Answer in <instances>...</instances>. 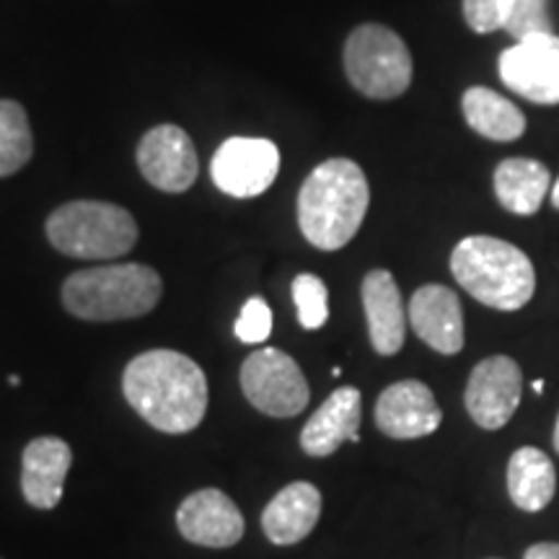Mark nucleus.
<instances>
[{
    "label": "nucleus",
    "mask_w": 559,
    "mask_h": 559,
    "mask_svg": "<svg viewBox=\"0 0 559 559\" xmlns=\"http://www.w3.org/2000/svg\"><path fill=\"white\" fill-rule=\"evenodd\" d=\"M122 394L151 428L185 436L200 428L207 412L205 370L177 349H148L128 362Z\"/></svg>",
    "instance_id": "obj_1"
},
{
    "label": "nucleus",
    "mask_w": 559,
    "mask_h": 559,
    "mask_svg": "<svg viewBox=\"0 0 559 559\" xmlns=\"http://www.w3.org/2000/svg\"><path fill=\"white\" fill-rule=\"evenodd\" d=\"M370 205L366 174L355 160L330 158L298 192V226L311 247L337 251L355 239Z\"/></svg>",
    "instance_id": "obj_2"
},
{
    "label": "nucleus",
    "mask_w": 559,
    "mask_h": 559,
    "mask_svg": "<svg viewBox=\"0 0 559 559\" xmlns=\"http://www.w3.org/2000/svg\"><path fill=\"white\" fill-rule=\"evenodd\" d=\"M164 283L148 264L122 262L73 272L62 283V306L83 321H124L151 313Z\"/></svg>",
    "instance_id": "obj_3"
},
{
    "label": "nucleus",
    "mask_w": 559,
    "mask_h": 559,
    "mask_svg": "<svg viewBox=\"0 0 559 559\" xmlns=\"http://www.w3.org/2000/svg\"><path fill=\"white\" fill-rule=\"evenodd\" d=\"M451 272L461 288L495 311H519L536 290V272L526 251L495 236L459 241Z\"/></svg>",
    "instance_id": "obj_4"
},
{
    "label": "nucleus",
    "mask_w": 559,
    "mask_h": 559,
    "mask_svg": "<svg viewBox=\"0 0 559 559\" xmlns=\"http://www.w3.org/2000/svg\"><path fill=\"white\" fill-rule=\"evenodd\" d=\"M138 223L128 210L111 202L75 200L47 218V239L73 260H120L138 243Z\"/></svg>",
    "instance_id": "obj_5"
},
{
    "label": "nucleus",
    "mask_w": 559,
    "mask_h": 559,
    "mask_svg": "<svg viewBox=\"0 0 559 559\" xmlns=\"http://www.w3.org/2000/svg\"><path fill=\"white\" fill-rule=\"evenodd\" d=\"M345 73L368 99H396L412 83V55L389 26L362 24L345 41Z\"/></svg>",
    "instance_id": "obj_6"
},
{
    "label": "nucleus",
    "mask_w": 559,
    "mask_h": 559,
    "mask_svg": "<svg viewBox=\"0 0 559 559\" xmlns=\"http://www.w3.org/2000/svg\"><path fill=\"white\" fill-rule=\"evenodd\" d=\"M239 381L247 402L262 415L296 417L309 407V381L298 362L283 349L262 347L251 353L243 360Z\"/></svg>",
    "instance_id": "obj_7"
},
{
    "label": "nucleus",
    "mask_w": 559,
    "mask_h": 559,
    "mask_svg": "<svg viewBox=\"0 0 559 559\" xmlns=\"http://www.w3.org/2000/svg\"><path fill=\"white\" fill-rule=\"evenodd\" d=\"M277 171L280 151L267 138H228L210 164L215 187L239 200L267 192Z\"/></svg>",
    "instance_id": "obj_8"
},
{
    "label": "nucleus",
    "mask_w": 559,
    "mask_h": 559,
    "mask_svg": "<svg viewBox=\"0 0 559 559\" xmlns=\"http://www.w3.org/2000/svg\"><path fill=\"white\" fill-rule=\"evenodd\" d=\"M523 373L521 366L508 355H492L472 370L466 383V412L479 428L500 430L510 423L521 404Z\"/></svg>",
    "instance_id": "obj_9"
},
{
    "label": "nucleus",
    "mask_w": 559,
    "mask_h": 559,
    "mask_svg": "<svg viewBox=\"0 0 559 559\" xmlns=\"http://www.w3.org/2000/svg\"><path fill=\"white\" fill-rule=\"evenodd\" d=\"M500 79L513 94L534 104H559V37L542 34L515 41L500 55Z\"/></svg>",
    "instance_id": "obj_10"
},
{
    "label": "nucleus",
    "mask_w": 559,
    "mask_h": 559,
    "mask_svg": "<svg viewBox=\"0 0 559 559\" xmlns=\"http://www.w3.org/2000/svg\"><path fill=\"white\" fill-rule=\"evenodd\" d=\"M140 174L160 192H187L198 179L200 164L192 138L177 124H158L138 145Z\"/></svg>",
    "instance_id": "obj_11"
},
{
    "label": "nucleus",
    "mask_w": 559,
    "mask_h": 559,
    "mask_svg": "<svg viewBox=\"0 0 559 559\" xmlns=\"http://www.w3.org/2000/svg\"><path fill=\"white\" fill-rule=\"evenodd\" d=\"M376 428L386 438L417 440L432 436L443 423L436 394L428 383L404 379L381 391L376 402Z\"/></svg>",
    "instance_id": "obj_12"
},
{
    "label": "nucleus",
    "mask_w": 559,
    "mask_h": 559,
    "mask_svg": "<svg viewBox=\"0 0 559 559\" xmlns=\"http://www.w3.org/2000/svg\"><path fill=\"white\" fill-rule=\"evenodd\" d=\"M177 528L190 544L207 549H228L243 539V515L239 506L221 489H198L187 495L177 510Z\"/></svg>",
    "instance_id": "obj_13"
},
{
    "label": "nucleus",
    "mask_w": 559,
    "mask_h": 559,
    "mask_svg": "<svg viewBox=\"0 0 559 559\" xmlns=\"http://www.w3.org/2000/svg\"><path fill=\"white\" fill-rule=\"evenodd\" d=\"M409 324L425 345L440 355L464 349V311L456 293L445 285H423L409 300Z\"/></svg>",
    "instance_id": "obj_14"
},
{
    "label": "nucleus",
    "mask_w": 559,
    "mask_h": 559,
    "mask_svg": "<svg viewBox=\"0 0 559 559\" xmlns=\"http://www.w3.org/2000/svg\"><path fill=\"white\" fill-rule=\"evenodd\" d=\"M73 464V451L62 438H34L21 453V492L37 510H55L62 500V489Z\"/></svg>",
    "instance_id": "obj_15"
},
{
    "label": "nucleus",
    "mask_w": 559,
    "mask_h": 559,
    "mask_svg": "<svg viewBox=\"0 0 559 559\" xmlns=\"http://www.w3.org/2000/svg\"><path fill=\"white\" fill-rule=\"evenodd\" d=\"M362 396L355 386L332 391L330 400L313 412L300 430V449L306 456L326 459L342 443H360Z\"/></svg>",
    "instance_id": "obj_16"
},
{
    "label": "nucleus",
    "mask_w": 559,
    "mask_h": 559,
    "mask_svg": "<svg viewBox=\"0 0 559 559\" xmlns=\"http://www.w3.org/2000/svg\"><path fill=\"white\" fill-rule=\"evenodd\" d=\"M360 296L370 345L383 358H391L404 347V337H407V311H404L400 285L389 270H370L362 280Z\"/></svg>",
    "instance_id": "obj_17"
},
{
    "label": "nucleus",
    "mask_w": 559,
    "mask_h": 559,
    "mask_svg": "<svg viewBox=\"0 0 559 559\" xmlns=\"http://www.w3.org/2000/svg\"><path fill=\"white\" fill-rule=\"evenodd\" d=\"M321 492L311 481H290L262 510V531L275 547H293L317 528Z\"/></svg>",
    "instance_id": "obj_18"
},
{
    "label": "nucleus",
    "mask_w": 559,
    "mask_h": 559,
    "mask_svg": "<svg viewBox=\"0 0 559 559\" xmlns=\"http://www.w3.org/2000/svg\"><path fill=\"white\" fill-rule=\"evenodd\" d=\"M557 472L547 453L523 445L508 461V492L523 513H539L555 498Z\"/></svg>",
    "instance_id": "obj_19"
},
{
    "label": "nucleus",
    "mask_w": 559,
    "mask_h": 559,
    "mask_svg": "<svg viewBox=\"0 0 559 559\" xmlns=\"http://www.w3.org/2000/svg\"><path fill=\"white\" fill-rule=\"evenodd\" d=\"M551 192V174L542 160L506 158L495 169V194L500 205L515 215L539 213L542 202Z\"/></svg>",
    "instance_id": "obj_20"
},
{
    "label": "nucleus",
    "mask_w": 559,
    "mask_h": 559,
    "mask_svg": "<svg viewBox=\"0 0 559 559\" xmlns=\"http://www.w3.org/2000/svg\"><path fill=\"white\" fill-rule=\"evenodd\" d=\"M461 109H464L469 128L479 132L481 138L510 143V140H519L526 132L523 111L492 88L472 86L461 99Z\"/></svg>",
    "instance_id": "obj_21"
},
{
    "label": "nucleus",
    "mask_w": 559,
    "mask_h": 559,
    "mask_svg": "<svg viewBox=\"0 0 559 559\" xmlns=\"http://www.w3.org/2000/svg\"><path fill=\"white\" fill-rule=\"evenodd\" d=\"M34 138L29 117L19 102L0 99V177H11L29 164Z\"/></svg>",
    "instance_id": "obj_22"
},
{
    "label": "nucleus",
    "mask_w": 559,
    "mask_h": 559,
    "mask_svg": "<svg viewBox=\"0 0 559 559\" xmlns=\"http://www.w3.org/2000/svg\"><path fill=\"white\" fill-rule=\"evenodd\" d=\"M293 304L298 311V324L304 330L317 332L330 321V290L326 283L311 272H300L293 280Z\"/></svg>",
    "instance_id": "obj_23"
},
{
    "label": "nucleus",
    "mask_w": 559,
    "mask_h": 559,
    "mask_svg": "<svg viewBox=\"0 0 559 559\" xmlns=\"http://www.w3.org/2000/svg\"><path fill=\"white\" fill-rule=\"evenodd\" d=\"M502 29H506L515 41L542 37V34H555L549 0H513Z\"/></svg>",
    "instance_id": "obj_24"
},
{
    "label": "nucleus",
    "mask_w": 559,
    "mask_h": 559,
    "mask_svg": "<svg viewBox=\"0 0 559 559\" xmlns=\"http://www.w3.org/2000/svg\"><path fill=\"white\" fill-rule=\"evenodd\" d=\"M272 334V311L262 296L249 298L243 304L241 317L236 321V337L243 345H262Z\"/></svg>",
    "instance_id": "obj_25"
},
{
    "label": "nucleus",
    "mask_w": 559,
    "mask_h": 559,
    "mask_svg": "<svg viewBox=\"0 0 559 559\" xmlns=\"http://www.w3.org/2000/svg\"><path fill=\"white\" fill-rule=\"evenodd\" d=\"M510 5L513 0H464V19L479 34L498 32L506 26Z\"/></svg>",
    "instance_id": "obj_26"
},
{
    "label": "nucleus",
    "mask_w": 559,
    "mask_h": 559,
    "mask_svg": "<svg viewBox=\"0 0 559 559\" xmlns=\"http://www.w3.org/2000/svg\"><path fill=\"white\" fill-rule=\"evenodd\" d=\"M523 559H559V544L555 542H542L526 549Z\"/></svg>",
    "instance_id": "obj_27"
},
{
    "label": "nucleus",
    "mask_w": 559,
    "mask_h": 559,
    "mask_svg": "<svg viewBox=\"0 0 559 559\" xmlns=\"http://www.w3.org/2000/svg\"><path fill=\"white\" fill-rule=\"evenodd\" d=\"M549 194H551V205L559 210V179L551 181V192Z\"/></svg>",
    "instance_id": "obj_28"
},
{
    "label": "nucleus",
    "mask_w": 559,
    "mask_h": 559,
    "mask_svg": "<svg viewBox=\"0 0 559 559\" xmlns=\"http://www.w3.org/2000/svg\"><path fill=\"white\" fill-rule=\"evenodd\" d=\"M551 443H555V451L559 453V417H557V425H555V438H551Z\"/></svg>",
    "instance_id": "obj_29"
},
{
    "label": "nucleus",
    "mask_w": 559,
    "mask_h": 559,
    "mask_svg": "<svg viewBox=\"0 0 559 559\" xmlns=\"http://www.w3.org/2000/svg\"><path fill=\"white\" fill-rule=\"evenodd\" d=\"M531 389H534L536 394H542V391H544V381H534V383H531Z\"/></svg>",
    "instance_id": "obj_30"
},
{
    "label": "nucleus",
    "mask_w": 559,
    "mask_h": 559,
    "mask_svg": "<svg viewBox=\"0 0 559 559\" xmlns=\"http://www.w3.org/2000/svg\"><path fill=\"white\" fill-rule=\"evenodd\" d=\"M9 383H11V386H19L21 379H19V376H9Z\"/></svg>",
    "instance_id": "obj_31"
}]
</instances>
